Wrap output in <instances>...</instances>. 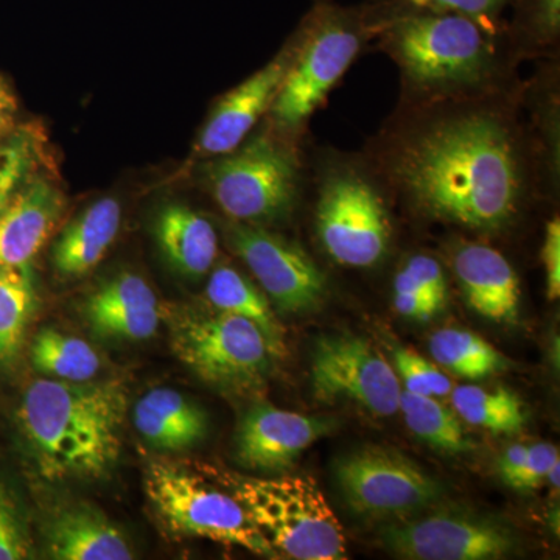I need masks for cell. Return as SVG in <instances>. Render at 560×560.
<instances>
[{
    "mask_svg": "<svg viewBox=\"0 0 560 560\" xmlns=\"http://www.w3.org/2000/svg\"><path fill=\"white\" fill-rule=\"evenodd\" d=\"M545 482H548L552 489L559 490V463H556L555 466L551 467L550 471H548L547 481Z\"/></svg>",
    "mask_w": 560,
    "mask_h": 560,
    "instance_id": "cell-40",
    "label": "cell"
},
{
    "mask_svg": "<svg viewBox=\"0 0 560 560\" xmlns=\"http://www.w3.org/2000/svg\"><path fill=\"white\" fill-rule=\"evenodd\" d=\"M399 410L404 412L408 429L430 447L453 455L474 448L458 416L434 397L404 389L400 393Z\"/></svg>",
    "mask_w": 560,
    "mask_h": 560,
    "instance_id": "cell-31",
    "label": "cell"
},
{
    "mask_svg": "<svg viewBox=\"0 0 560 560\" xmlns=\"http://www.w3.org/2000/svg\"><path fill=\"white\" fill-rule=\"evenodd\" d=\"M14 108H16V101H14L9 86L0 79V113H7V110Z\"/></svg>",
    "mask_w": 560,
    "mask_h": 560,
    "instance_id": "cell-39",
    "label": "cell"
},
{
    "mask_svg": "<svg viewBox=\"0 0 560 560\" xmlns=\"http://www.w3.org/2000/svg\"><path fill=\"white\" fill-rule=\"evenodd\" d=\"M232 495L245 508L250 522L267 537L279 558H348L341 523L312 478L302 475L235 477Z\"/></svg>",
    "mask_w": 560,
    "mask_h": 560,
    "instance_id": "cell-7",
    "label": "cell"
},
{
    "mask_svg": "<svg viewBox=\"0 0 560 560\" xmlns=\"http://www.w3.org/2000/svg\"><path fill=\"white\" fill-rule=\"evenodd\" d=\"M202 178L224 215L268 228L293 217L307 175L301 143L268 128L231 153L210 158Z\"/></svg>",
    "mask_w": 560,
    "mask_h": 560,
    "instance_id": "cell-6",
    "label": "cell"
},
{
    "mask_svg": "<svg viewBox=\"0 0 560 560\" xmlns=\"http://www.w3.org/2000/svg\"><path fill=\"white\" fill-rule=\"evenodd\" d=\"M121 210L116 198H101L75 217L51 250L55 271L65 279L81 278L106 256L120 230Z\"/></svg>",
    "mask_w": 560,
    "mask_h": 560,
    "instance_id": "cell-22",
    "label": "cell"
},
{
    "mask_svg": "<svg viewBox=\"0 0 560 560\" xmlns=\"http://www.w3.org/2000/svg\"><path fill=\"white\" fill-rule=\"evenodd\" d=\"M556 463H559V451L548 442H537L529 445L528 455L517 480L512 485V489L521 492H530L539 489L547 481L548 471Z\"/></svg>",
    "mask_w": 560,
    "mask_h": 560,
    "instance_id": "cell-36",
    "label": "cell"
},
{
    "mask_svg": "<svg viewBox=\"0 0 560 560\" xmlns=\"http://www.w3.org/2000/svg\"><path fill=\"white\" fill-rule=\"evenodd\" d=\"M172 348L202 382L234 393L261 388L276 360L256 324L212 307L176 316Z\"/></svg>",
    "mask_w": 560,
    "mask_h": 560,
    "instance_id": "cell-9",
    "label": "cell"
},
{
    "mask_svg": "<svg viewBox=\"0 0 560 560\" xmlns=\"http://www.w3.org/2000/svg\"><path fill=\"white\" fill-rule=\"evenodd\" d=\"M393 294L394 308L399 315L429 320L447 304V271L431 254H411L401 261L394 276Z\"/></svg>",
    "mask_w": 560,
    "mask_h": 560,
    "instance_id": "cell-25",
    "label": "cell"
},
{
    "mask_svg": "<svg viewBox=\"0 0 560 560\" xmlns=\"http://www.w3.org/2000/svg\"><path fill=\"white\" fill-rule=\"evenodd\" d=\"M523 109L528 125L541 187L558 191L560 180L559 58L539 60L523 84Z\"/></svg>",
    "mask_w": 560,
    "mask_h": 560,
    "instance_id": "cell-21",
    "label": "cell"
},
{
    "mask_svg": "<svg viewBox=\"0 0 560 560\" xmlns=\"http://www.w3.org/2000/svg\"><path fill=\"white\" fill-rule=\"evenodd\" d=\"M448 267L471 311L499 324L521 316L522 283L500 249L485 242L455 241L447 249Z\"/></svg>",
    "mask_w": 560,
    "mask_h": 560,
    "instance_id": "cell-16",
    "label": "cell"
},
{
    "mask_svg": "<svg viewBox=\"0 0 560 560\" xmlns=\"http://www.w3.org/2000/svg\"><path fill=\"white\" fill-rule=\"evenodd\" d=\"M65 200L50 183L36 179L0 210V270L31 267L60 220Z\"/></svg>",
    "mask_w": 560,
    "mask_h": 560,
    "instance_id": "cell-18",
    "label": "cell"
},
{
    "mask_svg": "<svg viewBox=\"0 0 560 560\" xmlns=\"http://www.w3.org/2000/svg\"><path fill=\"white\" fill-rule=\"evenodd\" d=\"M224 235L235 256L241 257L280 312L307 313L326 301V275L300 243L268 228L234 220L224 228Z\"/></svg>",
    "mask_w": 560,
    "mask_h": 560,
    "instance_id": "cell-13",
    "label": "cell"
},
{
    "mask_svg": "<svg viewBox=\"0 0 560 560\" xmlns=\"http://www.w3.org/2000/svg\"><path fill=\"white\" fill-rule=\"evenodd\" d=\"M311 180L313 230L340 267L370 270L388 257L394 241L393 195L363 153L316 150Z\"/></svg>",
    "mask_w": 560,
    "mask_h": 560,
    "instance_id": "cell-4",
    "label": "cell"
},
{
    "mask_svg": "<svg viewBox=\"0 0 560 560\" xmlns=\"http://www.w3.org/2000/svg\"><path fill=\"white\" fill-rule=\"evenodd\" d=\"M294 49L296 39L293 35L270 62L220 97L195 145L197 156L210 160L231 153L248 139L261 117L270 113L289 72Z\"/></svg>",
    "mask_w": 560,
    "mask_h": 560,
    "instance_id": "cell-15",
    "label": "cell"
},
{
    "mask_svg": "<svg viewBox=\"0 0 560 560\" xmlns=\"http://www.w3.org/2000/svg\"><path fill=\"white\" fill-rule=\"evenodd\" d=\"M44 534L51 559H135L130 540L119 526L91 504H68L51 512Z\"/></svg>",
    "mask_w": 560,
    "mask_h": 560,
    "instance_id": "cell-19",
    "label": "cell"
},
{
    "mask_svg": "<svg viewBox=\"0 0 560 560\" xmlns=\"http://www.w3.org/2000/svg\"><path fill=\"white\" fill-rule=\"evenodd\" d=\"M514 0H374L364 3L368 20L377 33L386 22L412 13H456L493 22H503V13Z\"/></svg>",
    "mask_w": 560,
    "mask_h": 560,
    "instance_id": "cell-32",
    "label": "cell"
},
{
    "mask_svg": "<svg viewBox=\"0 0 560 560\" xmlns=\"http://www.w3.org/2000/svg\"><path fill=\"white\" fill-rule=\"evenodd\" d=\"M32 142L18 136L0 145V210L13 198L32 164Z\"/></svg>",
    "mask_w": 560,
    "mask_h": 560,
    "instance_id": "cell-35",
    "label": "cell"
},
{
    "mask_svg": "<svg viewBox=\"0 0 560 560\" xmlns=\"http://www.w3.org/2000/svg\"><path fill=\"white\" fill-rule=\"evenodd\" d=\"M162 256L189 279L208 275L219 257V235L205 215L184 205L165 206L154 224Z\"/></svg>",
    "mask_w": 560,
    "mask_h": 560,
    "instance_id": "cell-23",
    "label": "cell"
},
{
    "mask_svg": "<svg viewBox=\"0 0 560 560\" xmlns=\"http://www.w3.org/2000/svg\"><path fill=\"white\" fill-rule=\"evenodd\" d=\"M430 353L440 366L469 381L510 370V360L470 330L445 327L431 335Z\"/></svg>",
    "mask_w": 560,
    "mask_h": 560,
    "instance_id": "cell-26",
    "label": "cell"
},
{
    "mask_svg": "<svg viewBox=\"0 0 560 560\" xmlns=\"http://www.w3.org/2000/svg\"><path fill=\"white\" fill-rule=\"evenodd\" d=\"M31 556V539L13 495L0 482V560Z\"/></svg>",
    "mask_w": 560,
    "mask_h": 560,
    "instance_id": "cell-34",
    "label": "cell"
},
{
    "mask_svg": "<svg viewBox=\"0 0 560 560\" xmlns=\"http://www.w3.org/2000/svg\"><path fill=\"white\" fill-rule=\"evenodd\" d=\"M206 298L210 307L250 320L259 327L276 359L285 355L283 327L280 326L267 294L231 265L210 270Z\"/></svg>",
    "mask_w": 560,
    "mask_h": 560,
    "instance_id": "cell-24",
    "label": "cell"
},
{
    "mask_svg": "<svg viewBox=\"0 0 560 560\" xmlns=\"http://www.w3.org/2000/svg\"><path fill=\"white\" fill-rule=\"evenodd\" d=\"M33 368L55 381L91 382L102 370V360L90 342L55 329H43L33 338Z\"/></svg>",
    "mask_w": 560,
    "mask_h": 560,
    "instance_id": "cell-28",
    "label": "cell"
},
{
    "mask_svg": "<svg viewBox=\"0 0 560 560\" xmlns=\"http://www.w3.org/2000/svg\"><path fill=\"white\" fill-rule=\"evenodd\" d=\"M451 394L456 415L470 425L480 427L490 433H518L528 420L525 401L506 386L495 389L458 386Z\"/></svg>",
    "mask_w": 560,
    "mask_h": 560,
    "instance_id": "cell-30",
    "label": "cell"
},
{
    "mask_svg": "<svg viewBox=\"0 0 560 560\" xmlns=\"http://www.w3.org/2000/svg\"><path fill=\"white\" fill-rule=\"evenodd\" d=\"M311 378L316 400L352 401L378 418L399 411L396 371L381 350L359 335L319 337L312 350Z\"/></svg>",
    "mask_w": 560,
    "mask_h": 560,
    "instance_id": "cell-11",
    "label": "cell"
},
{
    "mask_svg": "<svg viewBox=\"0 0 560 560\" xmlns=\"http://www.w3.org/2000/svg\"><path fill=\"white\" fill-rule=\"evenodd\" d=\"M132 422L143 441L161 452H184L208 438V412L172 388H154L140 397Z\"/></svg>",
    "mask_w": 560,
    "mask_h": 560,
    "instance_id": "cell-20",
    "label": "cell"
},
{
    "mask_svg": "<svg viewBox=\"0 0 560 560\" xmlns=\"http://www.w3.org/2000/svg\"><path fill=\"white\" fill-rule=\"evenodd\" d=\"M394 371L399 382L404 383L405 389L420 396L441 397L451 396L452 382L430 360L423 359L418 352L404 346H396L393 349Z\"/></svg>",
    "mask_w": 560,
    "mask_h": 560,
    "instance_id": "cell-33",
    "label": "cell"
},
{
    "mask_svg": "<svg viewBox=\"0 0 560 560\" xmlns=\"http://www.w3.org/2000/svg\"><path fill=\"white\" fill-rule=\"evenodd\" d=\"M381 539L394 556L411 560L503 559L517 544L510 526L459 508L390 523Z\"/></svg>",
    "mask_w": 560,
    "mask_h": 560,
    "instance_id": "cell-12",
    "label": "cell"
},
{
    "mask_svg": "<svg viewBox=\"0 0 560 560\" xmlns=\"http://www.w3.org/2000/svg\"><path fill=\"white\" fill-rule=\"evenodd\" d=\"M143 489L151 508L172 533L279 559L237 499L190 467L176 460H151Z\"/></svg>",
    "mask_w": 560,
    "mask_h": 560,
    "instance_id": "cell-8",
    "label": "cell"
},
{
    "mask_svg": "<svg viewBox=\"0 0 560 560\" xmlns=\"http://www.w3.org/2000/svg\"><path fill=\"white\" fill-rule=\"evenodd\" d=\"M529 445L525 444H515L511 445L510 448L503 452V455L500 456L499 459V474L501 480H503L504 485L510 486L514 485V481L517 480L518 475L523 469V464H525L526 455H528Z\"/></svg>",
    "mask_w": 560,
    "mask_h": 560,
    "instance_id": "cell-38",
    "label": "cell"
},
{
    "mask_svg": "<svg viewBox=\"0 0 560 560\" xmlns=\"http://www.w3.org/2000/svg\"><path fill=\"white\" fill-rule=\"evenodd\" d=\"M334 430L335 422L329 418L259 404L246 411L238 422L234 438L235 459L248 470L283 474L311 445Z\"/></svg>",
    "mask_w": 560,
    "mask_h": 560,
    "instance_id": "cell-14",
    "label": "cell"
},
{
    "mask_svg": "<svg viewBox=\"0 0 560 560\" xmlns=\"http://www.w3.org/2000/svg\"><path fill=\"white\" fill-rule=\"evenodd\" d=\"M335 481L350 510L364 517H410L444 495L440 482L396 448L361 445L334 466Z\"/></svg>",
    "mask_w": 560,
    "mask_h": 560,
    "instance_id": "cell-10",
    "label": "cell"
},
{
    "mask_svg": "<svg viewBox=\"0 0 560 560\" xmlns=\"http://www.w3.org/2000/svg\"><path fill=\"white\" fill-rule=\"evenodd\" d=\"M127 411L124 383L46 377L25 389L18 419L44 478L95 480L119 460Z\"/></svg>",
    "mask_w": 560,
    "mask_h": 560,
    "instance_id": "cell-3",
    "label": "cell"
},
{
    "mask_svg": "<svg viewBox=\"0 0 560 560\" xmlns=\"http://www.w3.org/2000/svg\"><path fill=\"white\" fill-rule=\"evenodd\" d=\"M540 260L547 278L548 300L558 301L560 296V219L558 213L551 217L545 226Z\"/></svg>",
    "mask_w": 560,
    "mask_h": 560,
    "instance_id": "cell-37",
    "label": "cell"
},
{
    "mask_svg": "<svg viewBox=\"0 0 560 560\" xmlns=\"http://www.w3.org/2000/svg\"><path fill=\"white\" fill-rule=\"evenodd\" d=\"M36 311L31 267L0 270V370L20 359L25 331Z\"/></svg>",
    "mask_w": 560,
    "mask_h": 560,
    "instance_id": "cell-29",
    "label": "cell"
},
{
    "mask_svg": "<svg viewBox=\"0 0 560 560\" xmlns=\"http://www.w3.org/2000/svg\"><path fill=\"white\" fill-rule=\"evenodd\" d=\"M506 21L511 49L521 61L559 58L560 0H514Z\"/></svg>",
    "mask_w": 560,
    "mask_h": 560,
    "instance_id": "cell-27",
    "label": "cell"
},
{
    "mask_svg": "<svg viewBox=\"0 0 560 560\" xmlns=\"http://www.w3.org/2000/svg\"><path fill=\"white\" fill-rule=\"evenodd\" d=\"M523 84L486 97L397 105L364 158L416 215L488 237L504 234L544 190Z\"/></svg>",
    "mask_w": 560,
    "mask_h": 560,
    "instance_id": "cell-1",
    "label": "cell"
},
{
    "mask_svg": "<svg viewBox=\"0 0 560 560\" xmlns=\"http://www.w3.org/2000/svg\"><path fill=\"white\" fill-rule=\"evenodd\" d=\"M374 40L399 69V105L486 97L522 83L506 21L405 14L383 24Z\"/></svg>",
    "mask_w": 560,
    "mask_h": 560,
    "instance_id": "cell-2",
    "label": "cell"
},
{
    "mask_svg": "<svg viewBox=\"0 0 560 560\" xmlns=\"http://www.w3.org/2000/svg\"><path fill=\"white\" fill-rule=\"evenodd\" d=\"M374 38L364 5L315 0L294 32L293 60L268 113L271 130L301 143L313 114Z\"/></svg>",
    "mask_w": 560,
    "mask_h": 560,
    "instance_id": "cell-5",
    "label": "cell"
},
{
    "mask_svg": "<svg viewBox=\"0 0 560 560\" xmlns=\"http://www.w3.org/2000/svg\"><path fill=\"white\" fill-rule=\"evenodd\" d=\"M83 315L92 334L105 340H149L161 324L156 293L135 272H120L92 291Z\"/></svg>",
    "mask_w": 560,
    "mask_h": 560,
    "instance_id": "cell-17",
    "label": "cell"
}]
</instances>
